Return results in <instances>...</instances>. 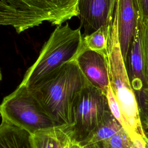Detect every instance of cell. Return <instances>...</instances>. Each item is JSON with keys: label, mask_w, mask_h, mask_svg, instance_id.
<instances>
[{"label": "cell", "mask_w": 148, "mask_h": 148, "mask_svg": "<svg viewBox=\"0 0 148 148\" xmlns=\"http://www.w3.org/2000/svg\"><path fill=\"white\" fill-rule=\"evenodd\" d=\"M82 148H136V147L123 128L108 139L94 146Z\"/></svg>", "instance_id": "9a60e30c"}, {"label": "cell", "mask_w": 148, "mask_h": 148, "mask_svg": "<svg viewBox=\"0 0 148 148\" xmlns=\"http://www.w3.org/2000/svg\"><path fill=\"white\" fill-rule=\"evenodd\" d=\"M138 101L143 130H148V87L143 89L138 97Z\"/></svg>", "instance_id": "2e32d148"}, {"label": "cell", "mask_w": 148, "mask_h": 148, "mask_svg": "<svg viewBox=\"0 0 148 148\" xmlns=\"http://www.w3.org/2000/svg\"><path fill=\"white\" fill-rule=\"evenodd\" d=\"M145 148H148V137L147 136L145 139Z\"/></svg>", "instance_id": "d6986e66"}, {"label": "cell", "mask_w": 148, "mask_h": 148, "mask_svg": "<svg viewBox=\"0 0 148 148\" xmlns=\"http://www.w3.org/2000/svg\"><path fill=\"white\" fill-rule=\"evenodd\" d=\"M136 9L137 16L148 17V0H138Z\"/></svg>", "instance_id": "ac0fdd59"}, {"label": "cell", "mask_w": 148, "mask_h": 148, "mask_svg": "<svg viewBox=\"0 0 148 148\" xmlns=\"http://www.w3.org/2000/svg\"><path fill=\"white\" fill-rule=\"evenodd\" d=\"M109 24L101 27L88 35L83 36L82 46L78 54L85 51L91 50L106 57Z\"/></svg>", "instance_id": "4fadbf2b"}, {"label": "cell", "mask_w": 148, "mask_h": 148, "mask_svg": "<svg viewBox=\"0 0 148 148\" xmlns=\"http://www.w3.org/2000/svg\"><path fill=\"white\" fill-rule=\"evenodd\" d=\"M106 95L108 99L109 109L110 110L111 113L122 125V118L120 108L118 103L116 99V98L114 97V95L112 90L110 86H109L107 90Z\"/></svg>", "instance_id": "e0dca14e"}, {"label": "cell", "mask_w": 148, "mask_h": 148, "mask_svg": "<svg viewBox=\"0 0 148 148\" xmlns=\"http://www.w3.org/2000/svg\"><path fill=\"white\" fill-rule=\"evenodd\" d=\"M138 0H134V2H135V5L136 8V5H137V3H138Z\"/></svg>", "instance_id": "7402d4cb"}, {"label": "cell", "mask_w": 148, "mask_h": 148, "mask_svg": "<svg viewBox=\"0 0 148 148\" xmlns=\"http://www.w3.org/2000/svg\"><path fill=\"white\" fill-rule=\"evenodd\" d=\"M0 148H32L31 135L21 129L1 121Z\"/></svg>", "instance_id": "8fae6325"}, {"label": "cell", "mask_w": 148, "mask_h": 148, "mask_svg": "<svg viewBox=\"0 0 148 148\" xmlns=\"http://www.w3.org/2000/svg\"><path fill=\"white\" fill-rule=\"evenodd\" d=\"M128 61L129 72H128L131 86L137 97L145 87L143 76V66L138 24L133 36L129 50ZM127 64V63H126Z\"/></svg>", "instance_id": "30bf717a"}, {"label": "cell", "mask_w": 148, "mask_h": 148, "mask_svg": "<svg viewBox=\"0 0 148 148\" xmlns=\"http://www.w3.org/2000/svg\"><path fill=\"white\" fill-rule=\"evenodd\" d=\"M79 0H0V26L18 34L44 22L60 25L79 16Z\"/></svg>", "instance_id": "7a4b0ae2"}, {"label": "cell", "mask_w": 148, "mask_h": 148, "mask_svg": "<svg viewBox=\"0 0 148 148\" xmlns=\"http://www.w3.org/2000/svg\"><path fill=\"white\" fill-rule=\"evenodd\" d=\"M75 60L87 80L106 94L110 86L106 57L87 50L78 54Z\"/></svg>", "instance_id": "52a82bcc"}, {"label": "cell", "mask_w": 148, "mask_h": 148, "mask_svg": "<svg viewBox=\"0 0 148 148\" xmlns=\"http://www.w3.org/2000/svg\"><path fill=\"white\" fill-rule=\"evenodd\" d=\"M123 128L121 124L111 113L89 136L80 143L79 145L82 147L94 146L108 139Z\"/></svg>", "instance_id": "7c38bea8"}, {"label": "cell", "mask_w": 148, "mask_h": 148, "mask_svg": "<svg viewBox=\"0 0 148 148\" xmlns=\"http://www.w3.org/2000/svg\"><path fill=\"white\" fill-rule=\"evenodd\" d=\"M32 148H82L73 137L71 125L38 131L31 135Z\"/></svg>", "instance_id": "9c48e42d"}, {"label": "cell", "mask_w": 148, "mask_h": 148, "mask_svg": "<svg viewBox=\"0 0 148 148\" xmlns=\"http://www.w3.org/2000/svg\"><path fill=\"white\" fill-rule=\"evenodd\" d=\"M145 131V134L146 135V136L148 137V130H146V129H145L144 130Z\"/></svg>", "instance_id": "44dd1931"}, {"label": "cell", "mask_w": 148, "mask_h": 148, "mask_svg": "<svg viewBox=\"0 0 148 148\" xmlns=\"http://www.w3.org/2000/svg\"><path fill=\"white\" fill-rule=\"evenodd\" d=\"M80 29H72L68 23L57 26L36 60L25 72L20 84L33 87L64 64L75 60L82 43Z\"/></svg>", "instance_id": "3957f363"}, {"label": "cell", "mask_w": 148, "mask_h": 148, "mask_svg": "<svg viewBox=\"0 0 148 148\" xmlns=\"http://www.w3.org/2000/svg\"><path fill=\"white\" fill-rule=\"evenodd\" d=\"M111 113L108 99L100 89L88 82L76 95L72 109V127L79 144Z\"/></svg>", "instance_id": "5b68a950"}, {"label": "cell", "mask_w": 148, "mask_h": 148, "mask_svg": "<svg viewBox=\"0 0 148 148\" xmlns=\"http://www.w3.org/2000/svg\"><path fill=\"white\" fill-rule=\"evenodd\" d=\"M142 49L145 87H148V17L137 16Z\"/></svg>", "instance_id": "5bb4252c"}, {"label": "cell", "mask_w": 148, "mask_h": 148, "mask_svg": "<svg viewBox=\"0 0 148 148\" xmlns=\"http://www.w3.org/2000/svg\"><path fill=\"white\" fill-rule=\"evenodd\" d=\"M2 72H1V69H0V83L2 80Z\"/></svg>", "instance_id": "ffe728a7"}, {"label": "cell", "mask_w": 148, "mask_h": 148, "mask_svg": "<svg viewBox=\"0 0 148 148\" xmlns=\"http://www.w3.org/2000/svg\"></svg>", "instance_id": "603a6c76"}, {"label": "cell", "mask_w": 148, "mask_h": 148, "mask_svg": "<svg viewBox=\"0 0 148 148\" xmlns=\"http://www.w3.org/2000/svg\"><path fill=\"white\" fill-rule=\"evenodd\" d=\"M88 82L75 60L28 88L45 112L58 125H72L74 99Z\"/></svg>", "instance_id": "6da1fadb"}, {"label": "cell", "mask_w": 148, "mask_h": 148, "mask_svg": "<svg viewBox=\"0 0 148 148\" xmlns=\"http://www.w3.org/2000/svg\"><path fill=\"white\" fill-rule=\"evenodd\" d=\"M116 0H79L78 3L80 28L83 36L88 35L113 19Z\"/></svg>", "instance_id": "8992f818"}, {"label": "cell", "mask_w": 148, "mask_h": 148, "mask_svg": "<svg viewBox=\"0 0 148 148\" xmlns=\"http://www.w3.org/2000/svg\"><path fill=\"white\" fill-rule=\"evenodd\" d=\"M2 121L33 135L38 131L58 126L45 112L31 90L19 84L0 104Z\"/></svg>", "instance_id": "277c9868"}, {"label": "cell", "mask_w": 148, "mask_h": 148, "mask_svg": "<svg viewBox=\"0 0 148 148\" xmlns=\"http://www.w3.org/2000/svg\"><path fill=\"white\" fill-rule=\"evenodd\" d=\"M116 6L119 42L126 65L131 42L138 25L137 12L134 0H116Z\"/></svg>", "instance_id": "ba28073f"}]
</instances>
